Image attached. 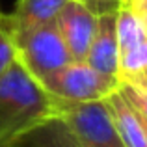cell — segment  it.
<instances>
[{"instance_id":"1","label":"cell","mask_w":147,"mask_h":147,"mask_svg":"<svg viewBox=\"0 0 147 147\" xmlns=\"http://www.w3.org/2000/svg\"><path fill=\"white\" fill-rule=\"evenodd\" d=\"M54 117V99L15 61L0 75V147L15 142Z\"/></svg>"},{"instance_id":"2","label":"cell","mask_w":147,"mask_h":147,"mask_svg":"<svg viewBox=\"0 0 147 147\" xmlns=\"http://www.w3.org/2000/svg\"><path fill=\"white\" fill-rule=\"evenodd\" d=\"M54 117L82 147H125L104 100L65 102L54 99Z\"/></svg>"},{"instance_id":"3","label":"cell","mask_w":147,"mask_h":147,"mask_svg":"<svg viewBox=\"0 0 147 147\" xmlns=\"http://www.w3.org/2000/svg\"><path fill=\"white\" fill-rule=\"evenodd\" d=\"M117 78H110L91 69L88 63H71L60 67L58 71L50 73L39 82V86L52 99L65 100V102H93L104 100L108 95L117 91Z\"/></svg>"},{"instance_id":"4","label":"cell","mask_w":147,"mask_h":147,"mask_svg":"<svg viewBox=\"0 0 147 147\" xmlns=\"http://www.w3.org/2000/svg\"><path fill=\"white\" fill-rule=\"evenodd\" d=\"M17 61L32 78L41 82L45 76L73 60L56 22H49L17 37Z\"/></svg>"},{"instance_id":"5","label":"cell","mask_w":147,"mask_h":147,"mask_svg":"<svg viewBox=\"0 0 147 147\" xmlns=\"http://www.w3.org/2000/svg\"><path fill=\"white\" fill-rule=\"evenodd\" d=\"M115 32L119 50V80L125 82L147 67V26L145 21L129 6L115 13Z\"/></svg>"},{"instance_id":"6","label":"cell","mask_w":147,"mask_h":147,"mask_svg":"<svg viewBox=\"0 0 147 147\" xmlns=\"http://www.w3.org/2000/svg\"><path fill=\"white\" fill-rule=\"evenodd\" d=\"M56 26L73 61H86L97 17L76 0H67L56 17Z\"/></svg>"},{"instance_id":"7","label":"cell","mask_w":147,"mask_h":147,"mask_svg":"<svg viewBox=\"0 0 147 147\" xmlns=\"http://www.w3.org/2000/svg\"><path fill=\"white\" fill-rule=\"evenodd\" d=\"M115 13L97 17L95 32L93 37H91L84 63H88L91 69H95L100 75L119 80V50H117V32H115Z\"/></svg>"},{"instance_id":"8","label":"cell","mask_w":147,"mask_h":147,"mask_svg":"<svg viewBox=\"0 0 147 147\" xmlns=\"http://www.w3.org/2000/svg\"><path fill=\"white\" fill-rule=\"evenodd\" d=\"M67 0H19L13 13H9L15 30V41L19 36L37 28V26L54 22Z\"/></svg>"},{"instance_id":"9","label":"cell","mask_w":147,"mask_h":147,"mask_svg":"<svg viewBox=\"0 0 147 147\" xmlns=\"http://www.w3.org/2000/svg\"><path fill=\"white\" fill-rule=\"evenodd\" d=\"M119 90V88H117ZM108 110H110L114 123L117 127V132L123 140L125 147H147V136L142 119L136 112L130 108V104L121 97L119 91H114L104 99Z\"/></svg>"},{"instance_id":"10","label":"cell","mask_w":147,"mask_h":147,"mask_svg":"<svg viewBox=\"0 0 147 147\" xmlns=\"http://www.w3.org/2000/svg\"><path fill=\"white\" fill-rule=\"evenodd\" d=\"M13 147H82L60 119L52 117L37 125L15 142Z\"/></svg>"},{"instance_id":"11","label":"cell","mask_w":147,"mask_h":147,"mask_svg":"<svg viewBox=\"0 0 147 147\" xmlns=\"http://www.w3.org/2000/svg\"><path fill=\"white\" fill-rule=\"evenodd\" d=\"M17 61V41L9 13L0 11V75Z\"/></svg>"},{"instance_id":"12","label":"cell","mask_w":147,"mask_h":147,"mask_svg":"<svg viewBox=\"0 0 147 147\" xmlns=\"http://www.w3.org/2000/svg\"><path fill=\"white\" fill-rule=\"evenodd\" d=\"M117 91L121 93V97L130 104V108H132L140 117L147 119V91L132 86V84H127V82L119 84Z\"/></svg>"},{"instance_id":"13","label":"cell","mask_w":147,"mask_h":147,"mask_svg":"<svg viewBox=\"0 0 147 147\" xmlns=\"http://www.w3.org/2000/svg\"><path fill=\"white\" fill-rule=\"evenodd\" d=\"M76 2H80L86 9H90L95 17L115 13L123 6V0H76Z\"/></svg>"},{"instance_id":"14","label":"cell","mask_w":147,"mask_h":147,"mask_svg":"<svg viewBox=\"0 0 147 147\" xmlns=\"http://www.w3.org/2000/svg\"><path fill=\"white\" fill-rule=\"evenodd\" d=\"M125 82L127 84H132V86L140 88V90H144V91H147V67L144 69V71L136 73L134 76H130V78L125 80Z\"/></svg>"},{"instance_id":"15","label":"cell","mask_w":147,"mask_h":147,"mask_svg":"<svg viewBox=\"0 0 147 147\" xmlns=\"http://www.w3.org/2000/svg\"><path fill=\"white\" fill-rule=\"evenodd\" d=\"M129 6L132 7L140 17H145L147 15V0H130Z\"/></svg>"},{"instance_id":"16","label":"cell","mask_w":147,"mask_h":147,"mask_svg":"<svg viewBox=\"0 0 147 147\" xmlns=\"http://www.w3.org/2000/svg\"><path fill=\"white\" fill-rule=\"evenodd\" d=\"M142 119V125H144V130H145V136H147V119H144V117H140Z\"/></svg>"},{"instance_id":"17","label":"cell","mask_w":147,"mask_h":147,"mask_svg":"<svg viewBox=\"0 0 147 147\" xmlns=\"http://www.w3.org/2000/svg\"><path fill=\"white\" fill-rule=\"evenodd\" d=\"M125 4H127V0H123V6H125Z\"/></svg>"},{"instance_id":"18","label":"cell","mask_w":147,"mask_h":147,"mask_svg":"<svg viewBox=\"0 0 147 147\" xmlns=\"http://www.w3.org/2000/svg\"><path fill=\"white\" fill-rule=\"evenodd\" d=\"M129 2H130V0H127V4H129Z\"/></svg>"}]
</instances>
